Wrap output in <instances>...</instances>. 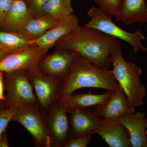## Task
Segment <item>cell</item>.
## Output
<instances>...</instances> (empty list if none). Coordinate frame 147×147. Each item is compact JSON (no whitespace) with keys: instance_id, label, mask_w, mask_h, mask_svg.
Returning <instances> with one entry per match:
<instances>
[{"instance_id":"1","label":"cell","mask_w":147,"mask_h":147,"mask_svg":"<svg viewBox=\"0 0 147 147\" xmlns=\"http://www.w3.org/2000/svg\"><path fill=\"white\" fill-rule=\"evenodd\" d=\"M118 39L97 29L79 26L58 40L57 48L78 53L99 68L108 69L110 55Z\"/></svg>"},{"instance_id":"2","label":"cell","mask_w":147,"mask_h":147,"mask_svg":"<svg viewBox=\"0 0 147 147\" xmlns=\"http://www.w3.org/2000/svg\"><path fill=\"white\" fill-rule=\"evenodd\" d=\"M117 85L113 70L99 68L79 54L62 81L60 98L82 88L115 92Z\"/></svg>"},{"instance_id":"3","label":"cell","mask_w":147,"mask_h":147,"mask_svg":"<svg viewBox=\"0 0 147 147\" xmlns=\"http://www.w3.org/2000/svg\"><path fill=\"white\" fill-rule=\"evenodd\" d=\"M110 59L116 80L126 95L130 105L134 108L143 105L146 92L144 85L141 82L142 69L135 64L124 59L119 40L113 47Z\"/></svg>"},{"instance_id":"4","label":"cell","mask_w":147,"mask_h":147,"mask_svg":"<svg viewBox=\"0 0 147 147\" xmlns=\"http://www.w3.org/2000/svg\"><path fill=\"white\" fill-rule=\"evenodd\" d=\"M5 108L16 111L38 104L34 90L26 71L5 73L4 78Z\"/></svg>"},{"instance_id":"5","label":"cell","mask_w":147,"mask_h":147,"mask_svg":"<svg viewBox=\"0 0 147 147\" xmlns=\"http://www.w3.org/2000/svg\"><path fill=\"white\" fill-rule=\"evenodd\" d=\"M36 96L38 105L44 116L60 97L62 80L47 76L37 67L26 71Z\"/></svg>"},{"instance_id":"6","label":"cell","mask_w":147,"mask_h":147,"mask_svg":"<svg viewBox=\"0 0 147 147\" xmlns=\"http://www.w3.org/2000/svg\"><path fill=\"white\" fill-rule=\"evenodd\" d=\"M90 21L85 24V27L97 29L106 34L127 42L133 47V51L137 54L140 50L146 51V48L141 43L146 37L141 30L133 33L128 32L116 26L110 17L98 8L93 7L88 11Z\"/></svg>"},{"instance_id":"7","label":"cell","mask_w":147,"mask_h":147,"mask_svg":"<svg viewBox=\"0 0 147 147\" xmlns=\"http://www.w3.org/2000/svg\"><path fill=\"white\" fill-rule=\"evenodd\" d=\"M11 121L22 125L31 134L37 147H51L46 121L38 104L16 110Z\"/></svg>"},{"instance_id":"8","label":"cell","mask_w":147,"mask_h":147,"mask_svg":"<svg viewBox=\"0 0 147 147\" xmlns=\"http://www.w3.org/2000/svg\"><path fill=\"white\" fill-rule=\"evenodd\" d=\"M67 113L59 98L45 116L51 147H65L71 138Z\"/></svg>"},{"instance_id":"9","label":"cell","mask_w":147,"mask_h":147,"mask_svg":"<svg viewBox=\"0 0 147 147\" xmlns=\"http://www.w3.org/2000/svg\"><path fill=\"white\" fill-rule=\"evenodd\" d=\"M49 49L31 46L11 53L0 62V71L4 73L26 71L37 67Z\"/></svg>"},{"instance_id":"10","label":"cell","mask_w":147,"mask_h":147,"mask_svg":"<svg viewBox=\"0 0 147 147\" xmlns=\"http://www.w3.org/2000/svg\"><path fill=\"white\" fill-rule=\"evenodd\" d=\"M78 55L71 50L57 47L52 54L44 56L38 68L44 74L63 81Z\"/></svg>"},{"instance_id":"11","label":"cell","mask_w":147,"mask_h":147,"mask_svg":"<svg viewBox=\"0 0 147 147\" xmlns=\"http://www.w3.org/2000/svg\"><path fill=\"white\" fill-rule=\"evenodd\" d=\"M69 114L71 138L83 134H94L102 124L97 106L72 110Z\"/></svg>"},{"instance_id":"12","label":"cell","mask_w":147,"mask_h":147,"mask_svg":"<svg viewBox=\"0 0 147 147\" xmlns=\"http://www.w3.org/2000/svg\"><path fill=\"white\" fill-rule=\"evenodd\" d=\"M80 26L79 20L74 13H69L59 21L58 25L50 29L41 36L31 40L32 46L50 48L55 46L56 42Z\"/></svg>"},{"instance_id":"13","label":"cell","mask_w":147,"mask_h":147,"mask_svg":"<svg viewBox=\"0 0 147 147\" xmlns=\"http://www.w3.org/2000/svg\"><path fill=\"white\" fill-rule=\"evenodd\" d=\"M102 119L94 134L99 135L110 147H132L128 130L117 119Z\"/></svg>"},{"instance_id":"14","label":"cell","mask_w":147,"mask_h":147,"mask_svg":"<svg viewBox=\"0 0 147 147\" xmlns=\"http://www.w3.org/2000/svg\"><path fill=\"white\" fill-rule=\"evenodd\" d=\"M98 113L102 119H118L127 114L135 113L126 95L118 83L115 92L106 102L97 106Z\"/></svg>"},{"instance_id":"15","label":"cell","mask_w":147,"mask_h":147,"mask_svg":"<svg viewBox=\"0 0 147 147\" xmlns=\"http://www.w3.org/2000/svg\"><path fill=\"white\" fill-rule=\"evenodd\" d=\"M117 120L128 130L132 147H147V119L144 112L127 114Z\"/></svg>"},{"instance_id":"16","label":"cell","mask_w":147,"mask_h":147,"mask_svg":"<svg viewBox=\"0 0 147 147\" xmlns=\"http://www.w3.org/2000/svg\"><path fill=\"white\" fill-rule=\"evenodd\" d=\"M113 92L106 91L100 94H92L91 92L82 94L73 93L60 98L63 101L67 112L69 113L72 110L102 105L110 99Z\"/></svg>"},{"instance_id":"17","label":"cell","mask_w":147,"mask_h":147,"mask_svg":"<svg viewBox=\"0 0 147 147\" xmlns=\"http://www.w3.org/2000/svg\"><path fill=\"white\" fill-rule=\"evenodd\" d=\"M116 18L127 26L136 22L147 23V7L145 0H123L120 11Z\"/></svg>"},{"instance_id":"18","label":"cell","mask_w":147,"mask_h":147,"mask_svg":"<svg viewBox=\"0 0 147 147\" xmlns=\"http://www.w3.org/2000/svg\"><path fill=\"white\" fill-rule=\"evenodd\" d=\"M33 18L26 2L14 0L3 28L7 32H18L21 27Z\"/></svg>"},{"instance_id":"19","label":"cell","mask_w":147,"mask_h":147,"mask_svg":"<svg viewBox=\"0 0 147 147\" xmlns=\"http://www.w3.org/2000/svg\"><path fill=\"white\" fill-rule=\"evenodd\" d=\"M59 20L47 16L33 18L21 27L17 33L29 40L36 39L56 26Z\"/></svg>"},{"instance_id":"20","label":"cell","mask_w":147,"mask_h":147,"mask_svg":"<svg viewBox=\"0 0 147 147\" xmlns=\"http://www.w3.org/2000/svg\"><path fill=\"white\" fill-rule=\"evenodd\" d=\"M31 40L18 33L0 31V47L10 54L31 46Z\"/></svg>"},{"instance_id":"21","label":"cell","mask_w":147,"mask_h":147,"mask_svg":"<svg viewBox=\"0 0 147 147\" xmlns=\"http://www.w3.org/2000/svg\"><path fill=\"white\" fill-rule=\"evenodd\" d=\"M72 12L70 0H50L42 7L41 16L59 20Z\"/></svg>"},{"instance_id":"22","label":"cell","mask_w":147,"mask_h":147,"mask_svg":"<svg viewBox=\"0 0 147 147\" xmlns=\"http://www.w3.org/2000/svg\"><path fill=\"white\" fill-rule=\"evenodd\" d=\"M99 9L109 17H117L120 13L123 0H94Z\"/></svg>"},{"instance_id":"23","label":"cell","mask_w":147,"mask_h":147,"mask_svg":"<svg viewBox=\"0 0 147 147\" xmlns=\"http://www.w3.org/2000/svg\"><path fill=\"white\" fill-rule=\"evenodd\" d=\"M50 0H27L26 3L33 18L41 16L43 6Z\"/></svg>"},{"instance_id":"24","label":"cell","mask_w":147,"mask_h":147,"mask_svg":"<svg viewBox=\"0 0 147 147\" xmlns=\"http://www.w3.org/2000/svg\"><path fill=\"white\" fill-rule=\"evenodd\" d=\"M92 134H83L72 137L65 147H86L91 139Z\"/></svg>"},{"instance_id":"25","label":"cell","mask_w":147,"mask_h":147,"mask_svg":"<svg viewBox=\"0 0 147 147\" xmlns=\"http://www.w3.org/2000/svg\"><path fill=\"white\" fill-rule=\"evenodd\" d=\"M15 110L4 108L0 112V136L6 130L8 124L12 118Z\"/></svg>"},{"instance_id":"26","label":"cell","mask_w":147,"mask_h":147,"mask_svg":"<svg viewBox=\"0 0 147 147\" xmlns=\"http://www.w3.org/2000/svg\"><path fill=\"white\" fill-rule=\"evenodd\" d=\"M14 0H0V27H3L7 17Z\"/></svg>"},{"instance_id":"27","label":"cell","mask_w":147,"mask_h":147,"mask_svg":"<svg viewBox=\"0 0 147 147\" xmlns=\"http://www.w3.org/2000/svg\"><path fill=\"white\" fill-rule=\"evenodd\" d=\"M4 72L0 71V100L5 102V96L4 95Z\"/></svg>"},{"instance_id":"28","label":"cell","mask_w":147,"mask_h":147,"mask_svg":"<svg viewBox=\"0 0 147 147\" xmlns=\"http://www.w3.org/2000/svg\"><path fill=\"white\" fill-rule=\"evenodd\" d=\"M6 131V130L4 131L3 134L0 136V147H8L9 146Z\"/></svg>"},{"instance_id":"29","label":"cell","mask_w":147,"mask_h":147,"mask_svg":"<svg viewBox=\"0 0 147 147\" xmlns=\"http://www.w3.org/2000/svg\"><path fill=\"white\" fill-rule=\"evenodd\" d=\"M10 53L7 52L6 51L3 50L1 47H0V62L3 61L4 59H5Z\"/></svg>"},{"instance_id":"30","label":"cell","mask_w":147,"mask_h":147,"mask_svg":"<svg viewBox=\"0 0 147 147\" xmlns=\"http://www.w3.org/2000/svg\"><path fill=\"white\" fill-rule=\"evenodd\" d=\"M5 108V102L4 101L0 100V112H1V110Z\"/></svg>"},{"instance_id":"31","label":"cell","mask_w":147,"mask_h":147,"mask_svg":"<svg viewBox=\"0 0 147 147\" xmlns=\"http://www.w3.org/2000/svg\"><path fill=\"white\" fill-rule=\"evenodd\" d=\"M145 1H146V5L147 7V0H145Z\"/></svg>"}]
</instances>
